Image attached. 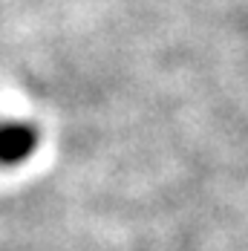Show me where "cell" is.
<instances>
[{
  "label": "cell",
  "mask_w": 248,
  "mask_h": 251,
  "mask_svg": "<svg viewBox=\"0 0 248 251\" xmlns=\"http://www.w3.org/2000/svg\"><path fill=\"white\" fill-rule=\"evenodd\" d=\"M38 148V130L26 122L0 125V165H21Z\"/></svg>",
  "instance_id": "1"
}]
</instances>
